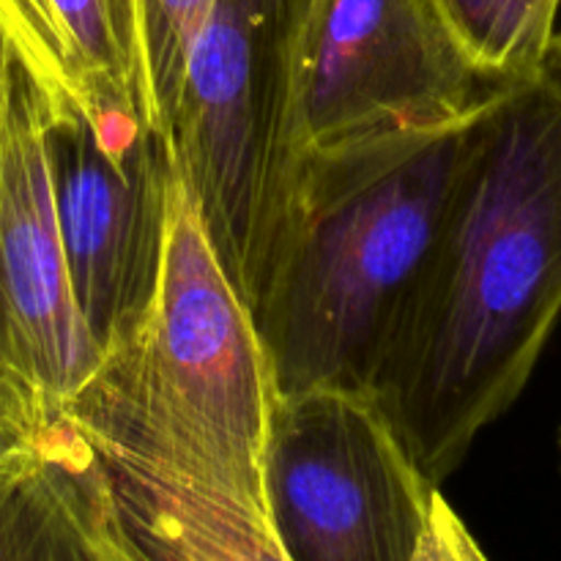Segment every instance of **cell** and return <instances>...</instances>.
<instances>
[{"label": "cell", "mask_w": 561, "mask_h": 561, "mask_svg": "<svg viewBox=\"0 0 561 561\" xmlns=\"http://www.w3.org/2000/svg\"><path fill=\"white\" fill-rule=\"evenodd\" d=\"M561 318V77L496 85L370 394L433 488L529 383Z\"/></svg>", "instance_id": "obj_1"}, {"label": "cell", "mask_w": 561, "mask_h": 561, "mask_svg": "<svg viewBox=\"0 0 561 561\" xmlns=\"http://www.w3.org/2000/svg\"><path fill=\"white\" fill-rule=\"evenodd\" d=\"M474 113L305 159L288 230L252 307L274 394L370 392L400 299L442 225Z\"/></svg>", "instance_id": "obj_2"}, {"label": "cell", "mask_w": 561, "mask_h": 561, "mask_svg": "<svg viewBox=\"0 0 561 561\" xmlns=\"http://www.w3.org/2000/svg\"><path fill=\"white\" fill-rule=\"evenodd\" d=\"M274 387L252 310L219 266L175 170L157 301L60 420L175 474L263 504Z\"/></svg>", "instance_id": "obj_3"}, {"label": "cell", "mask_w": 561, "mask_h": 561, "mask_svg": "<svg viewBox=\"0 0 561 561\" xmlns=\"http://www.w3.org/2000/svg\"><path fill=\"white\" fill-rule=\"evenodd\" d=\"M310 0H211L186 49L168 140L244 305L266 288L294 211V53Z\"/></svg>", "instance_id": "obj_4"}, {"label": "cell", "mask_w": 561, "mask_h": 561, "mask_svg": "<svg viewBox=\"0 0 561 561\" xmlns=\"http://www.w3.org/2000/svg\"><path fill=\"white\" fill-rule=\"evenodd\" d=\"M433 491L370 392L272 398L263 507L288 561H411Z\"/></svg>", "instance_id": "obj_5"}, {"label": "cell", "mask_w": 561, "mask_h": 561, "mask_svg": "<svg viewBox=\"0 0 561 561\" xmlns=\"http://www.w3.org/2000/svg\"><path fill=\"white\" fill-rule=\"evenodd\" d=\"M504 82L469 64L433 0H310L294 53V137L307 157L469 118Z\"/></svg>", "instance_id": "obj_6"}, {"label": "cell", "mask_w": 561, "mask_h": 561, "mask_svg": "<svg viewBox=\"0 0 561 561\" xmlns=\"http://www.w3.org/2000/svg\"><path fill=\"white\" fill-rule=\"evenodd\" d=\"M49 184L77 310L99 354L129 343L157 301L175 162L140 113L66 102L44 115Z\"/></svg>", "instance_id": "obj_7"}, {"label": "cell", "mask_w": 561, "mask_h": 561, "mask_svg": "<svg viewBox=\"0 0 561 561\" xmlns=\"http://www.w3.org/2000/svg\"><path fill=\"white\" fill-rule=\"evenodd\" d=\"M44 115L47 96L14 53L0 129V392L38 427L64 416L102 359L71 294Z\"/></svg>", "instance_id": "obj_8"}, {"label": "cell", "mask_w": 561, "mask_h": 561, "mask_svg": "<svg viewBox=\"0 0 561 561\" xmlns=\"http://www.w3.org/2000/svg\"><path fill=\"white\" fill-rule=\"evenodd\" d=\"M0 561H135L96 449L71 422L0 442Z\"/></svg>", "instance_id": "obj_9"}, {"label": "cell", "mask_w": 561, "mask_h": 561, "mask_svg": "<svg viewBox=\"0 0 561 561\" xmlns=\"http://www.w3.org/2000/svg\"><path fill=\"white\" fill-rule=\"evenodd\" d=\"M88 442L135 561H288L255 499L175 474L113 444Z\"/></svg>", "instance_id": "obj_10"}, {"label": "cell", "mask_w": 561, "mask_h": 561, "mask_svg": "<svg viewBox=\"0 0 561 561\" xmlns=\"http://www.w3.org/2000/svg\"><path fill=\"white\" fill-rule=\"evenodd\" d=\"M91 113L146 115L135 0H49Z\"/></svg>", "instance_id": "obj_11"}, {"label": "cell", "mask_w": 561, "mask_h": 561, "mask_svg": "<svg viewBox=\"0 0 561 561\" xmlns=\"http://www.w3.org/2000/svg\"><path fill=\"white\" fill-rule=\"evenodd\" d=\"M433 5L485 80H529L551 66L561 0H433Z\"/></svg>", "instance_id": "obj_12"}, {"label": "cell", "mask_w": 561, "mask_h": 561, "mask_svg": "<svg viewBox=\"0 0 561 561\" xmlns=\"http://www.w3.org/2000/svg\"><path fill=\"white\" fill-rule=\"evenodd\" d=\"M211 0H135L142 102L148 124L168 137L186 49Z\"/></svg>", "instance_id": "obj_13"}, {"label": "cell", "mask_w": 561, "mask_h": 561, "mask_svg": "<svg viewBox=\"0 0 561 561\" xmlns=\"http://www.w3.org/2000/svg\"><path fill=\"white\" fill-rule=\"evenodd\" d=\"M0 27L16 58L44 91L49 107L77 99L82 102L75 58L49 0H0Z\"/></svg>", "instance_id": "obj_14"}, {"label": "cell", "mask_w": 561, "mask_h": 561, "mask_svg": "<svg viewBox=\"0 0 561 561\" xmlns=\"http://www.w3.org/2000/svg\"><path fill=\"white\" fill-rule=\"evenodd\" d=\"M411 561H488L482 548L466 529L463 520L458 518L442 491H433L431 513H427L425 535Z\"/></svg>", "instance_id": "obj_15"}, {"label": "cell", "mask_w": 561, "mask_h": 561, "mask_svg": "<svg viewBox=\"0 0 561 561\" xmlns=\"http://www.w3.org/2000/svg\"><path fill=\"white\" fill-rule=\"evenodd\" d=\"M44 427H38L14 400L5 392H0V442H9V438H31L38 436Z\"/></svg>", "instance_id": "obj_16"}, {"label": "cell", "mask_w": 561, "mask_h": 561, "mask_svg": "<svg viewBox=\"0 0 561 561\" xmlns=\"http://www.w3.org/2000/svg\"><path fill=\"white\" fill-rule=\"evenodd\" d=\"M14 55L9 36L0 27V129H3V99H5V71H9V60Z\"/></svg>", "instance_id": "obj_17"}, {"label": "cell", "mask_w": 561, "mask_h": 561, "mask_svg": "<svg viewBox=\"0 0 561 561\" xmlns=\"http://www.w3.org/2000/svg\"><path fill=\"white\" fill-rule=\"evenodd\" d=\"M551 66H553V69H557V75L561 77V31H557V42H553Z\"/></svg>", "instance_id": "obj_18"}, {"label": "cell", "mask_w": 561, "mask_h": 561, "mask_svg": "<svg viewBox=\"0 0 561 561\" xmlns=\"http://www.w3.org/2000/svg\"><path fill=\"white\" fill-rule=\"evenodd\" d=\"M559 447H561V436H559Z\"/></svg>", "instance_id": "obj_19"}]
</instances>
